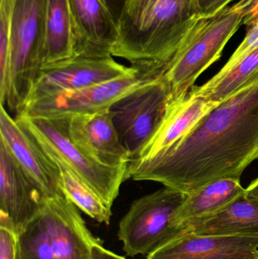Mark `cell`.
Returning <instances> with one entry per match:
<instances>
[{
  "label": "cell",
  "mask_w": 258,
  "mask_h": 259,
  "mask_svg": "<svg viewBox=\"0 0 258 259\" xmlns=\"http://www.w3.org/2000/svg\"><path fill=\"white\" fill-rule=\"evenodd\" d=\"M258 158V76L221 102L189 134L147 161H131L127 180L190 193L223 178L240 179Z\"/></svg>",
  "instance_id": "6da1fadb"
},
{
  "label": "cell",
  "mask_w": 258,
  "mask_h": 259,
  "mask_svg": "<svg viewBox=\"0 0 258 259\" xmlns=\"http://www.w3.org/2000/svg\"><path fill=\"white\" fill-rule=\"evenodd\" d=\"M103 243L89 231L78 208L65 195L48 198L17 236V259H91Z\"/></svg>",
  "instance_id": "7a4b0ae2"
},
{
  "label": "cell",
  "mask_w": 258,
  "mask_h": 259,
  "mask_svg": "<svg viewBox=\"0 0 258 259\" xmlns=\"http://www.w3.org/2000/svg\"><path fill=\"white\" fill-rule=\"evenodd\" d=\"M198 16L197 0H157L137 26L118 41L113 56L132 66H168Z\"/></svg>",
  "instance_id": "3957f363"
},
{
  "label": "cell",
  "mask_w": 258,
  "mask_h": 259,
  "mask_svg": "<svg viewBox=\"0 0 258 259\" xmlns=\"http://www.w3.org/2000/svg\"><path fill=\"white\" fill-rule=\"evenodd\" d=\"M244 18L243 9L236 4L212 16L197 18L164 75L171 87V98L187 94L196 79L221 58Z\"/></svg>",
  "instance_id": "277c9868"
},
{
  "label": "cell",
  "mask_w": 258,
  "mask_h": 259,
  "mask_svg": "<svg viewBox=\"0 0 258 259\" xmlns=\"http://www.w3.org/2000/svg\"><path fill=\"white\" fill-rule=\"evenodd\" d=\"M45 0H15L10 27L7 91L1 105L16 115L28 101L42 63Z\"/></svg>",
  "instance_id": "5b68a950"
},
{
  "label": "cell",
  "mask_w": 258,
  "mask_h": 259,
  "mask_svg": "<svg viewBox=\"0 0 258 259\" xmlns=\"http://www.w3.org/2000/svg\"><path fill=\"white\" fill-rule=\"evenodd\" d=\"M187 196V193L165 187L135 200L119 223L118 237L126 255L148 256L188 232L174 219Z\"/></svg>",
  "instance_id": "8992f818"
},
{
  "label": "cell",
  "mask_w": 258,
  "mask_h": 259,
  "mask_svg": "<svg viewBox=\"0 0 258 259\" xmlns=\"http://www.w3.org/2000/svg\"><path fill=\"white\" fill-rule=\"evenodd\" d=\"M15 121L44 153L63 161L112 207L127 181V165L111 167L86 156L70 139L66 118H33L16 115Z\"/></svg>",
  "instance_id": "52a82bcc"
},
{
  "label": "cell",
  "mask_w": 258,
  "mask_h": 259,
  "mask_svg": "<svg viewBox=\"0 0 258 259\" xmlns=\"http://www.w3.org/2000/svg\"><path fill=\"white\" fill-rule=\"evenodd\" d=\"M168 68L134 66L131 72L105 83L77 91L58 92L32 100L19 114L33 118H58L107 110L136 88L163 77Z\"/></svg>",
  "instance_id": "ba28073f"
},
{
  "label": "cell",
  "mask_w": 258,
  "mask_h": 259,
  "mask_svg": "<svg viewBox=\"0 0 258 259\" xmlns=\"http://www.w3.org/2000/svg\"><path fill=\"white\" fill-rule=\"evenodd\" d=\"M171 94L163 76L129 93L109 109L120 142L131 160L138 156L160 124Z\"/></svg>",
  "instance_id": "9c48e42d"
},
{
  "label": "cell",
  "mask_w": 258,
  "mask_h": 259,
  "mask_svg": "<svg viewBox=\"0 0 258 259\" xmlns=\"http://www.w3.org/2000/svg\"><path fill=\"white\" fill-rule=\"evenodd\" d=\"M133 69L134 66H125L112 57H75L44 65L32 88L27 104L44 96L105 83L125 75Z\"/></svg>",
  "instance_id": "30bf717a"
},
{
  "label": "cell",
  "mask_w": 258,
  "mask_h": 259,
  "mask_svg": "<svg viewBox=\"0 0 258 259\" xmlns=\"http://www.w3.org/2000/svg\"><path fill=\"white\" fill-rule=\"evenodd\" d=\"M46 199L0 140V227L18 236L37 215Z\"/></svg>",
  "instance_id": "8fae6325"
},
{
  "label": "cell",
  "mask_w": 258,
  "mask_h": 259,
  "mask_svg": "<svg viewBox=\"0 0 258 259\" xmlns=\"http://www.w3.org/2000/svg\"><path fill=\"white\" fill-rule=\"evenodd\" d=\"M74 58L106 59L113 56L119 39L118 24L101 0H68Z\"/></svg>",
  "instance_id": "7c38bea8"
},
{
  "label": "cell",
  "mask_w": 258,
  "mask_h": 259,
  "mask_svg": "<svg viewBox=\"0 0 258 259\" xmlns=\"http://www.w3.org/2000/svg\"><path fill=\"white\" fill-rule=\"evenodd\" d=\"M62 118L70 139L86 156L111 167L129 164L131 157L120 142L109 109Z\"/></svg>",
  "instance_id": "4fadbf2b"
},
{
  "label": "cell",
  "mask_w": 258,
  "mask_h": 259,
  "mask_svg": "<svg viewBox=\"0 0 258 259\" xmlns=\"http://www.w3.org/2000/svg\"><path fill=\"white\" fill-rule=\"evenodd\" d=\"M257 256L258 237L186 232L146 259H257Z\"/></svg>",
  "instance_id": "5bb4252c"
},
{
  "label": "cell",
  "mask_w": 258,
  "mask_h": 259,
  "mask_svg": "<svg viewBox=\"0 0 258 259\" xmlns=\"http://www.w3.org/2000/svg\"><path fill=\"white\" fill-rule=\"evenodd\" d=\"M0 140L18 165L46 198L62 195L56 166L45 157L29 134L0 105Z\"/></svg>",
  "instance_id": "9a60e30c"
},
{
  "label": "cell",
  "mask_w": 258,
  "mask_h": 259,
  "mask_svg": "<svg viewBox=\"0 0 258 259\" xmlns=\"http://www.w3.org/2000/svg\"><path fill=\"white\" fill-rule=\"evenodd\" d=\"M219 103L195 97L190 91L176 99L170 97L160 124L138 156L131 161H147L168 150L189 134Z\"/></svg>",
  "instance_id": "2e32d148"
},
{
  "label": "cell",
  "mask_w": 258,
  "mask_h": 259,
  "mask_svg": "<svg viewBox=\"0 0 258 259\" xmlns=\"http://www.w3.org/2000/svg\"><path fill=\"white\" fill-rule=\"evenodd\" d=\"M188 232L198 235L258 237V199L245 193L216 212L191 224Z\"/></svg>",
  "instance_id": "e0dca14e"
},
{
  "label": "cell",
  "mask_w": 258,
  "mask_h": 259,
  "mask_svg": "<svg viewBox=\"0 0 258 259\" xmlns=\"http://www.w3.org/2000/svg\"><path fill=\"white\" fill-rule=\"evenodd\" d=\"M245 193V189L238 178H223L208 183L188 194L176 213L175 222L188 230L195 221L216 212Z\"/></svg>",
  "instance_id": "ac0fdd59"
},
{
  "label": "cell",
  "mask_w": 258,
  "mask_h": 259,
  "mask_svg": "<svg viewBox=\"0 0 258 259\" xmlns=\"http://www.w3.org/2000/svg\"><path fill=\"white\" fill-rule=\"evenodd\" d=\"M44 30L43 66L74 58L68 0H45Z\"/></svg>",
  "instance_id": "d6986e66"
},
{
  "label": "cell",
  "mask_w": 258,
  "mask_h": 259,
  "mask_svg": "<svg viewBox=\"0 0 258 259\" xmlns=\"http://www.w3.org/2000/svg\"><path fill=\"white\" fill-rule=\"evenodd\" d=\"M42 153L56 166L59 174V187L63 194L89 218L98 223L109 225L112 218V207L63 161L53 155Z\"/></svg>",
  "instance_id": "ffe728a7"
},
{
  "label": "cell",
  "mask_w": 258,
  "mask_h": 259,
  "mask_svg": "<svg viewBox=\"0 0 258 259\" xmlns=\"http://www.w3.org/2000/svg\"><path fill=\"white\" fill-rule=\"evenodd\" d=\"M258 76V47L224 73H218L201 87L191 92L197 97L221 103L237 92Z\"/></svg>",
  "instance_id": "44dd1931"
},
{
  "label": "cell",
  "mask_w": 258,
  "mask_h": 259,
  "mask_svg": "<svg viewBox=\"0 0 258 259\" xmlns=\"http://www.w3.org/2000/svg\"><path fill=\"white\" fill-rule=\"evenodd\" d=\"M15 0H0V102L3 103L7 91L9 72L10 27Z\"/></svg>",
  "instance_id": "7402d4cb"
},
{
  "label": "cell",
  "mask_w": 258,
  "mask_h": 259,
  "mask_svg": "<svg viewBox=\"0 0 258 259\" xmlns=\"http://www.w3.org/2000/svg\"><path fill=\"white\" fill-rule=\"evenodd\" d=\"M157 0H125L118 20L119 39L125 37L140 22Z\"/></svg>",
  "instance_id": "603a6c76"
},
{
  "label": "cell",
  "mask_w": 258,
  "mask_h": 259,
  "mask_svg": "<svg viewBox=\"0 0 258 259\" xmlns=\"http://www.w3.org/2000/svg\"><path fill=\"white\" fill-rule=\"evenodd\" d=\"M258 47V18L251 24V28L245 36L242 44L236 49L231 57L229 59L222 69L218 73H224L230 70L239 62L242 58L251 53L254 49Z\"/></svg>",
  "instance_id": "cb8c5ba5"
},
{
  "label": "cell",
  "mask_w": 258,
  "mask_h": 259,
  "mask_svg": "<svg viewBox=\"0 0 258 259\" xmlns=\"http://www.w3.org/2000/svg\"><path fill=\"white\" fill-rule=\"evenodd\" d=\"M0 259H17V235L5 227H0Z\"/></svg>",
  "instance_id": "d4e9b609"
},
{
  "label": "cell",
  "mask_w": 258,
  "mask_h": 259,
  "mask_svg": "<svg viewBox=\"0 0 258 259\" xmlns=\"http://www.w3.org/2000/svg\"><path fill=\"white\" fill-rule=\"evenodd\" d=\"M233 0H197L198 16L208 18L226 9Z\"/></svg>",
  "instance_id": "484cf974"
},
{
  "label": "cell",
  "mask_w": 258,
  "mask_h": 259,
  "mask_svg": "<svg viewBox=\"0 0 258 259\" xmlns=\"http://www.w3.org/2000/svg\"><path fill=\"white\" fill-rule=\"evenodd\" d=\"M237 4L245 13L244 24L251 25L258 18V0H241Z\"/></svg>",
  "instance_id": "4316f807"
},
{
  "label": "cell",
  "mask_w": 258,
  "mask_h": 259,
  "mask_svg": "<svg viewBox=\"0 0 258 259\" xmlns=\"http://www.w3.org/2000/svg\"><path fill=\"white\" fill-rule=\"evenodd\" d=\"M91 259H127L117 255L103 246V243L94 245L91 253Z\"/></svg>",
  "instance_id": "83f0119b"
},
{
  "label": "cell",
  "mask_w": 258,
  "mask_h": 259,
  "mask_svg": "<svg viewBox=\"0 0 258 259\" xmlns=\"http://www.w3.org/2000/svg\"><path fill=\"white\" fill-rule=\"evenodd\" d=\"M101 1L110 10L118 24V20L121 16L125 0H101Z\"/></svg>",
  "instance_id": "f1b7e54d"
},
{
  "label": "cell",
  "mask_w": 258,
  "mask_h": 259,
  "mask_svg": "<svg viewBox=\"0 0 258 259\" xmlns=\"http://www.w3.org/2000/svg\"><path fill=\"white\" fill-rule=\"evenodd\" d=\"M245 193L250 197L258 199V178L251 183L248 188L245 189Z\"/></svg>",
  "instance_id": "f546056e"
},
{
  "label": "cell",
  "mask_w": 258,
  "mask_h": 259,
  "mask_svg": "<svg viewBox=\"0 0 258 259\" xmlns=\"http://www.w3.org/2000/svg\"><path fill=\"white\" fill-rule=\"evenodd\" d=\"M257 259H258V256H257Z\"/></svg>",
  "instance_id": "4dcf8cb0"
}]
</instances>
